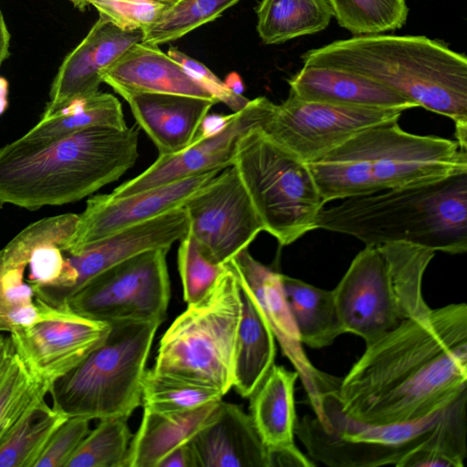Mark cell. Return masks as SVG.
Here are the masks:
<instances>
[{"instance_id":"21","label":"cell","mask_w":467,"mask_h":467,"mask_svg":"<svg viewBox=\"0 0 467 467\" xmlns=\"http://www.w3.org/2000/svg\"><path fill=\"white\" fill-rule=\"evenodd\" d=\"M190 443L199 467H269L267 449L250 415L223 400L214 418Z\"/></svg>"},{"instance_id":"37","label":"cell","mask_w":467,"mask_h":467,"mask_svg":"<svg viewBox=\"0 0 467 467\" xmlns=\"http://www.w3.org/2000/svg\"><path fill=\"white\" fill-rule=\"evenodd\" d=\"M178 267L183 298L188 305L199 301L210 291L225 269V265L208 259L188 232L180 240Z\"/></svg>"},{"instance_id":"27","label":"cell","mask_w":467,"mask_h":467,"mask_svg":"<svg viewBox=\"0 0 467 467\" xmlns=\"http://www.w3.org/2000/svg\"><path fill=\"white\" fill-rule=\"evenodd\" d=\"M27 262L0 250V332H12L72 311L45 301L26 279Z\"/></svg>"},{"instance_id":"31","label":"cell","mask_w":467,"mask_h":467,"mask_svg":"<svg viewBox=\"0 0 467 467\" xmlns=\"http://www.w3.org/2000/svg\"><path fill=\"white\" fill-rule=\"evenodd\" d=\"M67 418L45 397L35 401L0 443V467H34L54 431Z\"/></svg>"},{"instance_id":"15","label":"cell","mask_w":467,"mask_h":467,"mask_svg":"<svg viewBox=\"0 0 467 467\" xmlns=\"http://www.w3.org/2000/svg\"><path fill=\"white\" fill-rule=\"evenodd\" d=\"M236 278L254 297L282 353L292 363L306 390L314 415L321 420V399L337 390L341 378L317 368L302 348L296 327L283 292L280 273L254 259L248 249L234 256L227 264Z\"/></svg>"},{"instance_id":"41","label":"cell","mask_w":467,"mask_h":467,"mask_svg":"<svg viewBox=\"0 0 467 467\" xmlns=\"http://www.w3.org/2000/svg\"><path fill=\"white\" fill-rule=\"evenodd\" d=\"M157 467H199L193 449L189 442L170 451Z\"/></svg>"},{"instance_id":"45","label":"cell","mask_w":467,"mask_h":467,"mask_svg":"<svg viewBox=\"0 0 467 467\" xmlns=\"http://www.w3.org/2000/svg\"><path fill=\"white\" fill-rule=\"evenodd\" d=\"M224 85L226 88L231 90L233 93L236 95H243V92L244 90V85L243 82L242 78L240 75L236 72H231L229 73L224 80Z\"/></svg>"},{"instance_id":"23","label":"cell","mask_w":467,"mask_h":467,"mask_svg":"<svg viewBox=\"0 0 467 467\" xmlns=\"http://www.w3.org/2000/svg\"><path fill=\"white\" fill-rule=\"evenodd\" d=\"M295 97L362 108L409 109L417 106L397 92L358 74L341 69L304 66L287 79Z\"/></svg>"},{"instance_id":"2","label":"cell","mask_w":467,"mask_h":467,"mask_svg":"<svg viewBox=\"0 0 467 467\" xmlns=\"http://www.w3.org/2000/svg\"><path fill=\"white\" fill-rule=\"evenodd\" d=\"M139 129L93 127L46 141L21 138L0 148V209L78 202L136 162Z\"/></svg>"},{"instance_id":"36","label":"cell","mask_w":467,"mask_h":467,"mask_svg":"<svg viewBox=\"0 0 467 467\" xmlns=\"http://www.w3.org/2000/svg\"><path fill=\"white\" fill-rule=\"evenodd\" d=\"M47 393L49 388L36 380L14 353L0 382V443L28 408Z\"/></svg>"},{"instance_id":"33","label":"cell","mask_w":467,"mask_h":467,"mask_svg":"<svg viewBox=\"0 0 467 467\" xmlns=\"http://www.w3.org/2000/svg\"><path fill=\"white\" fill-rule=\"evenodd\" d=\"M240 0H177L157 23L143 32L141 42L159 46L174 41L210 23Z\"/></svg>"},{"instance_id":"26","label":"cell","mask_w":467,"mask_h":467,"mask_svg":"<svg viewBox=\"0 0 467 467\" xmlns=\"http://www.w3.org/2000/svg\"><path fill=\"white\" fill-rule=\"evenodd\" d=\"M280 280L302 344L322 348L344 334L333 290L318 288L283 274Z\"/></svg>"},{"instance_id":"42","label":"cell","mask_w":467,"mask_h":467,"mask_svg":"<svg viewBox=\"0 0 467 467\" xmlns=\"http://www.w3.org/2000/svg\"><path fill=\"white\" fill-rule=\"evenodd\" d=\"M234 112L228 115L207 114L202 119L195 140L205 139L220 133L231 121Z\"/></svg>"},{"instance_id":"8","label":"cell","mask_w":467,"mask_h":467,"mask_svg":"<svg viewBox=\"0 0 467 467\" xmlns=\"http://www.w3.org/2000/svg\"><path fill=\"white\" fill-rule=\"evenodd\" d=\"M159 321L110 325L104 341L53 383L52 407L67 417L128 420L142 405V378Z\"/></svg>"},{"instance_id":"17","label":"cell","mask_w":467,"mask_h":467,"mask_svg":"<svg viewBox=\"0 0 467 467\" xmlns=\"http://www.w3.org/2000/svg\"><path fill=\"white\" fill-rule=\"evenodd\" d=\"M223 169L197 173L122 198L97 194L87 201L76 229L62 251L80 252L115 233L181 207Z\"/></svg>"},{"instance_id":"30","label":"cell","mask_w":467,"mask_h":467,"mask_svg":"<svg viewBox=\"0 0 467 467\" xmlns=\"http://www.w3.org/2000/svg\"><path fill=\"white\" fill-rule=\"evenodd\" d=\"M93 127H128L121 104L115 96L99 91L76 99L54 115L41 119L21 139L46 141Z\"/></svg>"},{"instance_id":"44","label":"cell","mask_w":467,"mask_h":467,"mask_svg":"<svg viewBox=\"0 0 467 467\" xmlns=\"http://www.w3.org/2000/svg\"><path fill=\"white\" fill-rule=\"evenodd\" d=\"M10 33L0 10V67L9 56Z\"/></svg>"},{"instance_id":"32","label":"cell","mask_w":467,"mask_h":467,"mask_svg":"<svg viewBox=\"0 0 467 467\" xmlns=\"http://www.w3.org/2000/svg\"><path fill=\"white\" fill-rule=\"evenodd\" d=\"M340 26L354 36L397 30L404 26L405 0H327Z\"/></svg>"},{"instance_id":"18","label":"cell","mask_w":467,"mask_h":467,"mask_svg":"<svg viewBox=\"0 0 467 467\" xmlns=\"http://www.w3.org/2000/svg\"><path fill=\"white\" fill-rule=\"evenodd\" d=\"M268 100L265 97L250 99L241 110L234 112L231 121L220 133L194 140L178 152L159 155L140 174L120 184L109 194L113 198H122L197 173L233 165L239 139L259 124Z\"/></svg>"},{"instance_id":"24","label":"cell","mask_w":467,"mask_h":467,"mask_svg":"<svg viewBox=\"0 0 467 467\" xmlns=\"http://www.w3.org/2000/svg\"><path fill=\"white\" fill-rule=\"evenodd\" d=\"M221 400L181 412H159L143 408L140 427L132 435L123 467H157L170 451L189 442L214 418Z\"/></svg>"},{"instance_id":"3","label":"cell","mask_w":467,"mask_h":467,"mask_svg":"<svg viewBox=\"0 0 467 467\" xmlns=\"http://www.w3.org/2000/svg\"><path fill=\"white\" fill-rule=\"evenodd\" d=\"M320 66L366 77L413 102L451 119L460 148L467 150V57L424 36L362 35L302 56Z\"/></svg>"},{"instance_id":"9","label":"cell","mask_w":467,"mask_h":467,"mask_svg":"<svg viewBox=\"0 0 467 467\" xmlns=\"http://www.w3.org/2000/svg\"><path fill=\"white\" fill-rule=\"evenodd\" d=\"M240 317L239 285L225 265L210 291L188 304L163 334L152 368L224 396L233 388Z\"/></svg>"},{"instance_id":"19","label":"cell","mask_w":467,"mask_h":467,"mask_svg":"<svg viewBox=\"0 0 467 467\" xmlns=\"http://www.w3.org/2000/svg\"><path fill=\"white\" fill-rule=\"evenodd\" d=\"M297 372L274 364L249 396V415L274 463L280 467H309L316 463L295 443L297 421L295 383Z\"/></svg>"},{"instance_id":"10","label":"cell","mask_w":467,"mask_h":467,"mask_svg":"<svg viewBox=\"0 0 467 467\" xmlns=\"http://www.w3.org/2000/svg\"><path fill=\"white\" fill-rule=\"evenodd\" d=\"M233 165L264 231L281 245L316 230L325 202L306 163L254 127L239 139Z\"/></svg>"},{"instance_id":"1","label":"cell","mask_w":467,"mask_h":467,"mask_svg":"<svg viewBox=\"0 0 467 467\" xmlns=\"http://www.w3.org/2000/svg\"><path fill=\"white\" fill-rule=\"evenodd\" d=\"M467 392V305L412 317L366 345L336 396L358 421H415Z\"/></svg>"},{"instance_id":"16","label":"cell","mask_w":467,"mask_h":467,"mask_svg":"<svg viewBox=\"0 0 467 467\" xmlns=\"http://www.w3.org/2000/svg\"><path fill=\"white\" fill-rule=\"evenodd\" d=\"M110 325L73 311L10 332L15 354L49 388L81 363L106 338Z\"/></svg>"},{"instance_id":"25","label":"cell","mask_w":467,"mask_h":467,"mask_svg":"<svg viewBox=\"0 0 467 467\" xmlns=\"http://www.w3.org/2000/svg\"><path fill=\"white\" fill-rule=\"evenodd\" d=\"M237 282L241 317L235 341L233 388L241 397L249 398L275 364V338L249 289L238 279Z\"/></svg>"},{"instance_id":"35","label":"cell","mask_w":467,"mask_h":467,"mask_svg":"<svg viewBox=\"0 0 467 467\" xmlns=\"http://www.w3.org/2000/svg\"><path fill=\"white\" fill-rule=\"evenodd\" d=\"M218 391L146 368L142 378L143 408L159 412H181L223 400Z\"/></svg>"},{"instance_id":"28","label":"cell","mask_w":467,"mask_h":467,"mask_svg":"<svg viewBox=\"0 0 467 467\" xmlns=\"http://www.w3.org/2000/svg\"><path fill=\"white\" fill-rule=\"evenodd\" d=\"M98 38L90 28L85 38L62 62L49 91V101L41 119L48 118L72 101L99 92L103 82L101 71L111 65Z\"/></svg>"},{"instance_id":"7","label":"cell","mask_w":467,"mask_h":467,"mask_svg":"<svg viewBox=\"0 0 467 467\" xmlns=\"http://www.w3.org/2000/svg\"><path fill=\"white\" fill-rule=\"evenodd\" d=\"M434 254L406 243L366 245L333 289L344 333L368 345L404 319L428 315L422 280Z\"/></svg>"},{"instance_id":"39","label":"cell","mask_w":467,"mask_h":467,"mask_svg":"<svg viewBox=\"0 0 467 467\" xmlns=\"http://www.w3.org/2000/svg\"><path fill=\"white\" fill-rule=\"evenodd\" d=\"M90 420L67 417L54 431L34 467H66L89 432Z\"/></svg>"},{"instance_id":"20","label":"cell","mask_w":467,"mask_h":467,"mask_svg":"<svg viewBox=\"0 0 467 467\" xmlns=\"http://www.w3.org/2000/svg\"><path fill=\"white\" fill-rule=\"evenodd\" d=\"M101 78L125 100L140 93L175 94L214 99L159 46L144 42L131 45L109 67L101 71Z\"/></svg>"},{"instance_id":"14","label":"cell","mask_w":467,"mask_h":467,"mask_svg":"<svg viewBox=\"0 0 467 467\" xmlns=\"http://www.w3.org/2000/svg\"><path fill=\"white\" fill-rule=\"evenodd\" d=\"M189 225L186 210L181 206L122 229L80 252H63L62 272L43 298L54 306H66L71 296L115 265L148 250H170L188 234Z\"/></svg>"},{"instance_id":"5","label":"cell","mask_w":467,"mask_h":467,"mask_svg":"<svg viewBox=\"0 0 467 467\" xmlns=\"http://www.w3.org/2000/svg\"><path fill=\"white\" fill-rule=\"evenodd\" d=\"M316 229L366 245L406 243L451 254L467 251V171L410 187L344 199L322 209Z\"/></svg>"},{"instance_id":"13","label":"cell","mask_w":467,"mask_h":467,"mask_svg":"<svg viewBox=\"0 0 467 467\" xmlns=\"http://www.w3.org/2000/svg\"><path fill=\"white\" fill-rule=\"evenodd\" d=\"M182 206L189 218V234L215 264H227L264 231L234 165L223 169Z\"/></svg>"},{"instance_id":"4","label":"cell","mask_w":467,"mask_h":467,"mask_svg":"<svg viewBox=\"0 0 467 467\" xmlns=\"http://www.w3.org/2000/svg\"><path fill=\"white\" fill-rule=\"evenodd\" d=\"M307 166L326 203L467 171V150L456 140L407 132L394 119L358 131Z\"/></svg>"},{"instance_id":"29","label":"cell","mask_w":467,"mask_h":467,"mask_svg":"<svg viewBox=\"0 0 467 467\" xmlns=\"http://www.w3.org/2000/svg\"><path fill=\"white\" fill-rule=\"evenodd\" d=\"M256 29L266 45L324 30L333 16L327 0H262Z\"/></svg>"},{"instance_id":"22","label":"cell","mask_w":467,"mask_h":467,"mask_svg":"<svg viewBox=\"0 0 467 467\" xmlns=\"http://www.w3.org/2000/svg\"><path fill=\"white\" fill-rule=\"evenodd\" d=\"M126 101L159 155L172 154L192 144L202 119L218 103L214 99L162 93L136 94Z\"/></svg>"},{"instance_id":"38","label":"cell","mask_w":467,"mask_h":467,"mask_svg":"<svg viewBox=\"0 0 467 467\" xmlns=\"http://www.w3.org/2000/svg\"><path fill=\"white\" fill-rule=\"evenodd\" d=\"M172 4L160 0H89L100 16L126 31L150 28Z\"/></svg>"},{"instance_id":"11","label":"cell","mask_w":467,"mask_h":467,"mask_svg":"<svg viewBox=\"0 0 467 467\" xmlns=\"http://www.w3.org/2000/svg\"><path fill=\"white\" fill-rule=\"evenodd\" d=\"M168 251L148 250L115 265L71 296L67 306L76 314L109 325L162 323L171 297Z\"/></svg>"},{"instance_id":"47","label":"cell","mask_w":467,"mask_h":467,"mask_svg":"<svg viewBox=\"0 0 467 467\" xmlns=\"http://www.w3.org/2000/svg\"><path fill=\"white\" fill-rule=\"evenodd\" d=\"M3 337H4V336H0V342H1L2 338H3Z\"/></svg>"},{"instance_id":"6","label":"cell","mask_w":467,"mask_h":467,"mask_svg":"<svg viewBox=\"0 0 467 467\" xmlns=\"http://www.w3.org/2000/svg\"><path fill=\"white\" fill-rule=\"evenodd\" d=\"M322 419L304 415L295 434L313 462L329 467H400L414 451L431 448L464 465L467 456V392L430 416L406 423L375 425L342 410L335 392L321 399Z\"/></svg>"},{"instance_id":"40","label":"cell","mask_w":467,"mask_h":467,"mask_svg":"<svg viewBox=\"0 0 467 467\" xmlns=\"http://www.w3.org/2000/svg\"><path fill=\"white\" fill-rule=\"evenodd\" d=\"M167 54L179 63L198 83H200L217 102H223L234 112L241 110L250 99L229 90L212 70L204 64L188 56L175 47H170Z\"/></svg>"},{"instance_id":"46","label":"cell","mask_w":467,"mask_h":467,"mask_svg":"<svg viewBox=\"0 0 467 467\" xmlns=\"http://www.w3.org/2000/svg\"><path fill=\"white\" fill-rule=\"evenodd\" d=\"M75 8L78 9L79 11H84L86 8L89 5V0H69ZM162 2L173 4L177 0H160Z\"/></svg>"},{"instance_id":"43","label":"cell","mask_w":467,"mask_h":467,"mask_svg":"<svg viewBox=\"0 0 467 467\" xmlns=\"http://www.w3.org/2000/svg\"><path fill=\"white\" fill-rule=\"evenodd\" d=\"M14 353L10 337H3L0 342V382L10 365Z\"/></svg>"},{"instance_id":"34","label":"cell","mask_w":467,"mask_h":467,"mask_svg":"<svg viewBox=\"0 0 467 467\" xmlns=\"http://www.w3.org/2000/svg\"><path fill=\"white\" fill-rule=\"evenodd\" d=\"M131 438L127 420L101 419L84 438L66 467H123Z\"/></svg>"},{"instance_id":"12","label":"cell","mask_w":467,"mask_h":467,"mask_svg":"<svg viewBox=\"0 0 467 467\" xmlns=\"http://www.w3.org/2000/svg\"><path fill=\"white\" fill-rule=\"evenodd\" d=\"M403 111L307 101L289 93L281 104L268 101L256 127L274 143L307 164L364 129L399 119Z\"/></svg>"}]
</instances>
